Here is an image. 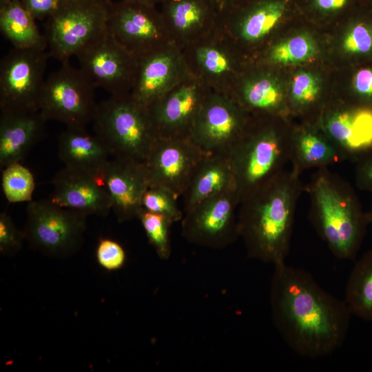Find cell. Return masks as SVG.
I'll use <instances>...</instances> for the list:
<instances>
[{
	"instance_id": "9c48e42d",
	"label": "cell",
	"mask_w": 372,
	"mask_h": 372,
	"mask_svg": "<svg viewBox=\"0 0 372 372\" xmlns=\"http://www.w3.org/2000/svg\"><path fill=\"white\" fill-rule=\"evenodd\" d=\"M181 50L190 75L214 92L229 95L247 68L245 54L220 28Z\"/></svg>"
},
{
	"instance_id": "e0dca14e",
	"label": "cell",
	"mask_w": 372,
	"mask_h": 372,
	"mask_svg": "<svg viewBox=\"0 0 372 372\" xmlns=\"http://www.w3.org/2000/svg\"><path fill=\"white\" fill-rule=\"evenodd\" d=\"M211 92L190 76L147 107L157 138L189 137L194 120Z\"/></svg>"
},
{
	"instance_id": "f6af8a7d",
	"label": "cell",
	"mask_w": 372,
	"mask_h": 372,
	"mask_svg": "<svg viewBox=\"0 0 372 372\" xmlns=\"http://www.w3.org/2000/svg\"><path fill=\"white\" fill-rule=\"evenodd\" d=\"M13 0H0V7H2Z\"/></svg>"
},
{
	"instance_id": "74e56055",
	"label": "cell",
	"mask_w": 372,
	"mask_h": 372,
	"mask_svg": "<svg viewBox=\"0 0 372 372\" xmlns=\"http://www.w3.org/2000/svg\"><path fill=\"white\" fill-rule=\"evenodd\" d=\"M25 238L23 231L15 226L10 215L3 211L0 214V251L6 256H12L21 248Z\"/></svg>"
},
{
	"instance_id": "d6a6232c",
	"label": "cell",
	"mask_w": 372,
	"mask_h": 372,
	"mask_svg": "<svg viewBox=\"0 0 372 372\" xmlns=\"http://www.w3.org/2000/svg\"><path fill=\"white\" fill-rule=\"evenodd\" d=\"M138 218L150 244L162 260H167L171 254L169 227L173 224L163 215L149 211L142 207Z\"/></svg>"
},
{
	"instance_id": "ee69618b",
	"label": "cell",
	"mask_w": 372,
	"mask_h": 372,
	"mask_svg": "<svg viewBox=\"0 0 372 372\" xmlns=\"http://www.w3.org/2000/svg\"><path fill=\"white\" fill-rule=\"evenodd\" d=\"M369 224L372 225V204L371 208L368 212H366Z\"/></svg>"
},
{
	"instance_id": "d4e9b609",
	"label": "cell",
	"mask_w": 372,
	"mask_h": 372,
	"mask_svg": "<svg viewBox=\"0 0 372 372\" xmlns=\"http://www.w3.org/2000/svg\"><path fill=\"white\" fill-rule=\"evenodd\" d=\"M291 130L289 162L301 174L310 168H321L341 161V156L320 123Z\"/></svg>"
},
{
	"instance_id": "484cf974",
	"label": "cell",
	"mask_w": 372,
	"mask_h": 372,
	"mask_svg": "<svg viewBox=\"0 0 372 372\" xmlns=\"http://www.w3.org/2000/svg\"><path fill=\"white\" fill-rule=\"evenodd\" d=\"M58 155L65 167L100 173L111 156L103 142L85 127H68L58 138Z\"/></svg>"
},
{
	"instance_id": "f546056e",
	"label": "cell",
	"mask_w": 372,
	"mask_h": 372,
	"mask_svg": "<svg viewBox=\"0 0 372 372\" xmlns=\"http://www.w3.org/2000/svg\"><path fill=\"white\" fill-rule=\"evenodd\" d=\"M351 17L342 39V50L355 59H372V8L362 2Z\"/></svg>"
},
{
	"instance_id": "8992f818",
	"label": "cell",
	"mask_w": 372,
	"mask_h": 372,
	"mask_svg": "<svg viewBox=\"0 0 372 372\" xmlns=\"http://www.w3.org/2000/svg\"><path fill=\"white\" fill-rule=\"evenodd\" d=\"M111 0H61L46 21L48 52L61 63L69 61L107 32Z\"/></svg>"
},
{
	"instance_id": "5b68a950",
	"label": "cell",
	"mask_w": 372,
	"mask_h": 372,
	"mask_svg": "<svg viewBox=\"0 0 372 372\" xmlns=\"http://www.w3.org/2000/svg\"><path fill=\"white\" fill-rule=\"evenodd\" d=\"M93 122L95 134L114 158L144 162L157 138L147 108L130 93L99 103Z\"/></svg>"
},
{
	"instance_id": "cb8c5ba5",
	"label": "cell",
	"mask_w": 372,
	"mask_h": 372,
	"mask_svg": "<svg viewBox=\"0 0 372 372\" xmlns=\"http://www.w3.org/2000/svg\"><path fill=\"white\" fill-rule=\"evenodd\" d=\"M47 122L39 111H1L0 166L20 163L43 136Z\"/></svg>"
},
{
	"instance_id": "ba28073f",
	"label": "cell",
	"mask_w": 372,
	"mask_h": 372,
	"mask_svg": "<svg viewBox=\"0 0 372 372\" xmlns=\"http://www.w3.org/2000/svg\"><path fill=\"white\" fill-rule=\"evenodd\" d=\"M26 214L23 231L34 249L50 257L65 258L81 247L86 229L85 214L50 200L28 202Z\"/></svg>"
},
{
	"instance_id": "6da1fadb",
	"label": "cell",
	"mask_w": 372,
	"mask_h": 372,
	"mask_svg": "<svg viewBox=\"0 0 372 372\" xmlns=\"http://www.w3.org/2000/svg\"><path fill=\"white\" fill-rule=\"evenodd\" d=\"M275 327L300 356L330 355L344 342L351 313L344 300L324 291L304 269L275 265L270 287Z\"/></svg>"
},
{
	"instance_id": "f1b7e54d",
	"label": "cell",
	"mask_w": 372,
	"mask_h": 372,
	"mask_svg": "<svg viewBox=\"0 0 372 372\" xmlns=\"http://www.w3.org/2000/svg\"><path fill=\"white\" fill-rule=\"evenodd\" d=\"M344 301L352 315L372 322V249L355 263Z\"/></svg>"
},
{
	"instance_id": "5bb4252c",
	"label": "cell",
	"mask_w": 372,
	"mask_h": 372,
	"mask_svg": "<svg viewBox=\"0 0 372 372\" xmlns=\"http://www.w3.org/2000/svg\"><path fill=\"white\" fill-rule=\"evenodd\" d=\"M209 154L189 137L157 138L144 161L149 187L183 196L199 164Z\"/></svg>"
},
{
	"instance_id": "e575fe53",
	"label": "cell",
	"mask_w": 372,
	"mask_h": 372,
	"mask_svg": "<svg viewBox=\"0 0 372 372\" xmlns=\"http://www.w3.org/2000/svg\"><path fill=\"white\" fill-rule=\"evenodd\" d=\"M178 196L167 189L149 187L142 199V207L167 217L172 223L181 221L183 211L177 204Z\"/></svg>"
},
{
	"instance_id": "1f68e13d",
	"label": "cell",
	"mask_w": 372,
	"mask_h": 372,
	"mask_svg": "<svg viewBox=\"0 0 372 372\" xmlns=\"http://www.w3.org/2000/svg\"><path fill=\"white\" fill-rule=\"evenodd\" d=\"M34 187L35 183L32 174L20 163L3 168L2 188L6 199L10 203L31 201Z\"/></svg>"
},
{
	"instance_id": "2e32d148",
	"label": "cell",
	"mask_w": 372,
	"mask_h": 372,
	"mask_svg": "<svg viewBox=\"0 0 372 372\" xmlns=\"http://www.w3.org/2000/svg\"><path fill=\"white\" fill-rule=\"evenodd\" d=\"M292 4V0H242L220 19V29L245 54L265 42Z\"/></svg>"
},
{
	"instance_id": "8d00e7d4",
	"label": "cell",
	"mask_w": 372,
	"mask_h": 372,
	"mask_svg": "<svg viewBox=\"0 0 372 372\" xmlns=\"http://www.w3.org/2000/svg\"><path fill=\"white\" fill-rule=\"evenodd\" d=\"M96 258L104 269L116 271L124 265L126 253L118 242L110 238H102L96 247Z\"/></svg>"
},
{
	"instance_id": "ffe728a7",
	"label": "cell",
	"mask_w": 372,
	"mask_h": 372,
	"mask_svg": "<svg viewBox=\"0 0 372 372\" xmlns=\"http://www.w3.org/2000/svg\"><path fill=\"white\" fill-rule=\"evenodd\" d=\"M119 223L138 218L143 196L149 187L144 162L114 158L99 173Z\"/></svg>"
},
{
	"instance_id": "30bf717a",
	"label": "cell",
	"mask_w": 372,
	"mask_h": 372,
	"mask_svg": "<svg viewBox=\"0 0 372 372\" xmlns=\"http://www.w3.org/2000/svg\"><path fill=\"white\" fill-rule=\"evenodd\" d=\"M48 51L11 49L0 63V110L39 111Z\"/></svg>"
},
{
	"instance_id": "f35d334b",
	"label": "cell",
	"mask_w": 372,
	"mask_h": 372,
	"mask_svg": "<svg viewBox=\"0 0 372 372\" xmlns=\"http://www.w3.org/2000/svg\"><path fill=\"white\" fill-rule=\"evenodd\" d=\"M363 0H306V6L322 15H331L344 12Z\"/></svg>"
},
{
	"instance_id": "4316f807",
	"label": "cell",
	"mask_w": 372,
	"mask_h": 372,
	"mask_svg": "<svg viewBox=\"0 0 372 372\" xmlns=\"http://www.w3.org/2000/svg\"><path fill=\"white\" fill-rule=\"evenodd\" d=\"M234 185L229 156L207 154L198 166L182 196L183 213Z\"/></svg>"
},
{
	"instance_id": "83f0119b",
	"label": "cell",
	"mask_w": 372,
	"mask_h": 372,
	"mask_svg": "<svg viewBox=\"0 0 372 372\" xmlns=\"http://www.w3.org/2000/svg\"><path fill=\"white\" fill-rule=\"evenodd\" d=\"M35 21L21 0H13L0 7L1 32L14 48L46 50V38L40 33Z\"/></svg>"
},
{
	"instance_id": "52a82bcc",
	"label": "cell",
	"mask_w": 372,
	"mask_h": 372,
	"mask_svg": "<svg viewBox=\"0 0 372 372\" xmlns=\"http://www.w3.org/2000/svg\"><path fill=\"white\" fill-rule=\"evenodd\" d=\"M95 86L80 68L69 61L45 79L39 101V112L46 121L68 127H85L93 121L97 103Z\"/></svg>"
},
{
	"instance_id": "bcb514c9",
	"label": "cell",
	"mask_w": 372,
	"mask_h": 372,
	"mask_svg": "<svg viewBox=\"0 0 372 372\" xmlns=\"http://www.w3.org/2000/svg\"><path fill=\"white\" fill-rule=\"evenodd\" d=\"M363 3L372 8V0H363Z\"/></svg>"
},
{
	"instance_id": "603a6c76",
	"label": "cell",
	"mask_w": 372,
	"mask_h": 372,
	"mask_svg": "<svg viewBox=\"0 0 372 372\" xmlns=\"http://www.w3.org/2000/svg\"><path fill=\"white\" fill-rule=\"evenodd\" d=\"M247 66L229 96L250 115L283 116L285 94L278 79L262 68Z\"/></svg>"
},
{
	"instance_id": "ab89813d",
	"label": "cell",
	"mask_w": 372,
	"mask_h": 372,
	"mask_svg": "<svg viewBox=\"0 0 372 372\" xmlns=\"http://www.w3.org/2000/svg\"><path fill=\"white\" fill-rule=\"evenodd\" d=\"M355 181L361 190L372 192V148L356 161Z\"/></svg>"
},
{
	"instance_id": "7c38bea8",
	"label": "cell",
	"mask_w": 372,
	"mask_h": 372,
	"mask_svg": "<svg viewBox=\"0 0 372 372\" xmlns=\"http://www.w3.org/2000/svg\"><path fill=\"white\" fill-rule=\"evenodd\" d=\"M240 198L234 185L183 213V236L189 242L223 249L239 236L237 208Z\"/></svg>"
},
{
	"instance_id": "9a60e30c",
	"label": "cell",
	"mask_w": 372,
	"mask_h": 372,
	"mask_svg": "<svg viewBox=\"0 0 372 372\" xmlns=\"http://www.w3.org/2000/svg\"><path fill=\"white\" fill-rule=\"evenodd\" d=\"M80 69L95 87L110 95L130 94L137 70L138 59L107 32L76 56Z\"/></svg>"
},
{
	"instance_id": "7bdbcfd3",
	"label": "cell",
	"mask_w": 372,
	"mask_h": 372,
	"mask_svg": "<svg viewBox=\"0 0 372 372\" xmlns=\"http://www.w3.org/2000/svg\"><path fill=\"white\" fill-rule=\"evenodd\" d=\"M125 1L147 5V6H156L158 4H161L162 1V0H125Z\"/></svg>"
},
{
	"instance_id": "836d02e7",
	"label": "cell",
	"mask_w": 372,
	"mask_h": 372,
	"mask_svg": "<svg viewBox=\"0 0 372 372\" xmlns=\"http://www.w3.org/2000/svg\"><path fill=\"white\" fill-rule=\"evenodd\" d=\"M320 96V87L317 78L309 72L297 73L293 79L290 104L298 112H305L313 107Z\"/></svg>"
},
{
	"instance_id": "277c9868",
	"label": "cell",
	"mask_w": 372,
	"mask_h": 372,
	"mask_svg": "<svg viewBox=\"0 0 372 372\" xmlns=\"http://www.w3.org/2000/svg\"><path fill=\"white\" fill-rule=\"evenodd\" d=\"M282 118L251 115L229 153L240 203L284 172L289 162L291 130L285 127Z\"/></svg>"
},
{
	"instance_id": "4dcf8cb0",
	"label": "cell",
	"mask_w": 372,
	"mask_h": 372,
	"mask_svg": "<svg viewBox=\"0 0 372 372\" xmlns=\"http://www.w3.org/2000/svg\"><path fill=\"white\" fill-rule=\"evenodd\" d=\"M317 51L311 37L299 34L272 44L266 49L262 59L273 65L298 64L313 59Z\"/></svg>"
},
{
	"instance_id": "ac0fdd59",
	"label": "cell",
	"mask_w": 372,
	"mask_h": 372,
	"mask_svg": "<svg viewBox=\"0 0 372 372\" xmlns=\"http://www.w3.org/2000/svg\"><path fill=\"white\" fill-rule=\"evenodd\" d=\"M190 76L182 50L170 43L138 59L130 94L137 103L148 107Z\"/></svg>"
},
{
	"instance_id": "3957f363",
	"label": "cell",
	"mask_w": 372,
	"mask_h": 372,
	"mask_svg": "<svg viewBox=\"0 0 372 372\" xmlns=\"http://www.w3.org/2000/svg\"><path fill=\"white\" fill-rule=\"evenodd\" d=\"M304 191L310 200L309 218L332 254L354 260L369 220L351 185L328 167L318 168Z\"/></svg>"
},
{
	"instance_id": "8fae6325",
	"label": "cell",
	"mask_w": 372,
	"mask_h": 372,
	"mask_svg": "<svg viewBox=\"0 0 372 372\" xmlns=\"http://www.w3.org/2000/svg\"><path fill=\"white\" fill-rule=\"evenodd\" d=\"M107 32L137 59L172 43L156 6L125 0L110 3Z\"/></svg>"
},
{
	"instance_id": "60d3db41",
	"label": "cell",
	"mask_w": 372,
	"mask_h": 372,
	"mask_svg": "<svg viewBox=\"0 0 372 372\" xmlns=\"http://www.w3.org/2000/svg\"><path fill=\"white\" fill-rule=\"evenodd\" d=\"M61 0H21L23 8L35 19H48L59 7Z\"/></svg>"
},
{
	"instance_id": "d6986e66",
	"label": "cell",
	"mask_w": 372,
	"mask_h": 372,
	"mask_svg": "<svg viewBox=\"0 0 372 372\" xmlns=\"http://www.w3.org/2000/svg\"><path fill=\"white\" fill-rule=\"evenodd\" d=\"M52 203L85 216H107L112 210L110 196L99 173L64 167L54 176Z\"/></svg>"
},
{
	"instance_id": "b9f144b4",
	"label": "cell",
	"mask_w": 372,
	"mask_h": 372,
	"mask_svg": "<svg viewBox=\"0 0 372 372\" xmlns=\"http://www.w3.org/2000/svg\"><path fill=\"white\" fill-rule=\"evenodd\" d=\"M213 7L220 19L242 0H206Z\"/></svg>"
},
{
	"instance_id": "7402d4cb",
	"label": "cell",
	"mask_w": 372,
	"mask_h": 372,
	"mask_svg": "<svg viewBox=\"0 0 372 372\" xmlns=\"http://www.w3.org/2000/svg\"><path fill=\"white\" fill-rule=\"evenodd\" d=\"M161 6L172 43L180 50L220 28L218 14L206 0H162Z\"/></svg>"
},
{
	"instance_id": "7a4b0ae2",
	"label": "cell",
	"mask_w": 372,
	"mask_h": 372,
	"mask_svg": "<svg viewBox=\"0 0 372 372\" xmlns=\"http://www.w3.org/2000/svg\"><path fill=\"white\" fill-rule=\"evenodd\" d=\"M292 168L263 185L240 203L238 230L249 258L285 262L298 201L304 190Z\"/></svg>"
},
{
	"instance_id": "d590c367",
	"label": "cell",
	"mask_w": 372,
	"mask_h": 372,
	"mask_svg": "<svg viewBox=\"0 0 372 372\" xmlns=\"http://www.w3.org/2000/svg\"><path fill=\"white\" fill-rule=\"evenodd\" d=\"M351 92L354 105L372 110V65L358 68L351 78Z\"/></svg>"
},
{
	"instance_id": "44dd1931",
	"label": "cell",
	"mask_w": 372,
	"mask_h": 372,
	"mask_svg": "<svg viewBox=\"0 0 372 372\" xmlns=\"http://www.w3.org/2000/svg\"><path fill=\"white\" fill-rule=\"evenodd\" d=\"M320 125L342 160L356 161L372 148V110L354 105L327 110Z\"/></svg>"
},
{
	"instance_id": "4fadbf2b",
	"label": "cell",
	"mask_w": 372,
	"mask_h": 372,
	"mask_svg": "<svg viewBox=\"0 0 372 372\" xmlns=\"http://www.w3.org/2000/svg\"><path fill=\"white\" fill-rule=\"evenodd\" d=\"M250 117L229 96L211 92L194 120L189 138L207 154L228 156Z\"/></svg>"
}]
</instances>
